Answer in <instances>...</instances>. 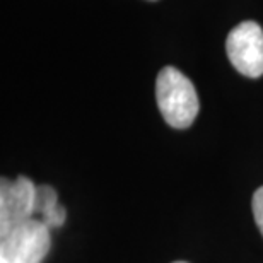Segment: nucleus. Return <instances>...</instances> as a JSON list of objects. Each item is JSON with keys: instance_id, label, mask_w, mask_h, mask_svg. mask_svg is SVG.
<instances>
[{"instance_id": "obj_1", "label": "nucleus", "mask_w": 263, "mask_h": 263, "mask_svg": "<svg viewBox=\"0 0 263 263\" xmlns=\"http://www.w3.org/2000/svg\"><path fill=\"white\" fill-rule=\"evenodd\" d=\"M156 99L162 118L173 128H188L195 122L200 101L195 86L175 67H164L156 79Z\"/></svg>"}, {"instance_id": "obj_2", "label": "nucleus", "mask_w": 263, "mask_h": 263, "mask_svg": "<svg viewBox=\"0 0 263 263\" xmlns=\"http://www.w3.org/2000/svg\"><path fill=\"white\" fill-rule=\"evenodd\" d=\"M50 245V228L31 219L0 238V263H43Z\"/></svg>"}, {"instance_id": "obj_3", "label": "nucleus", "mask_w": 263, "mask_h": 263, "mask_svg": "<svg viewBox=\"0 0 263 263\" xmlns=\"http://www.w3.org/2000/svg\"><path fill=\"white\" fill-rule=\"evenodd\" d=\"M233 67L246 77L263 76V29L253 21L238 24L226 41Z\"/></svg>"}, {"instance_id": "obj_4", "label": "nucleus", "mask_w": 263, "mask_h": 263, "mask_svg": "<svg viewBox=\"0 0 263 263\" xmlns=\"http://www.w3.org/2000/svg\"><path fill=\"white\" fill-rule=\"evenodd\" d=\"M34 183L26 176L15 178L14 181L2 178L0 183V238L14 228L34 219L36 203Z\"/></svg>"}, {"instance_id": "obj_5", "label": "nucleus", "mask_w": 263, "mask_h": 263, "mask_svg": "<svg viewBox=\"0 0 263 263\" xmlns=\"http://www.w3.org/2000/svg\"><path fill=\"white\" fill-rule=\"evenodd\" d=\"M34 214L41 215V220L48 226L50 229L60 228L65 222V209L59 203V195L55 188L48 185H41L36 190V203H34Z\"/></svg>"}, {"instance_id": "obj_6", "label": "nucleus", "mask_w": 263, "mask_h": 263, "mask_svg": "<svg viewBox=\"0 0 263 263\" xmlns=\"http://www.w3.org/2000/svg\"><path fill=\"white\" fill-rule=\"evenodd\" d=\"M251 207H253V215H255L256 226H258L260 233L263 236V186H260L258 190L255 192Z\"/></svg>"}, {"instance_id": "obj_7", "label": "nucleus", "mask_w": 263, "mask_h": 263, "mask_svg": "<svg viewBox=\"0 0 263 263\" xmlns=\"http://www.w3.org/2000/svg\"><path fill=\"white\" fill-rule=\"evenodd\" d=\"M175 263H186V261H175Z\"/></svg>"}]
</instances>
